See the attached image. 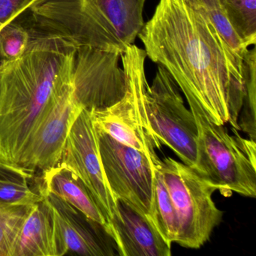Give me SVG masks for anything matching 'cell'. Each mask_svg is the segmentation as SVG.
<instances>
[{"label":"cell","mask_w":256,"mask_h":256,"mask_svg":"<svg viewBox=\"0 0 256 256\" xmlns=\"http://www.w3.org/2000/svg\"><path fill=\"white\" fill-rule=\"evenodd\" d=\"M178 218L176 242L185 248H198L221 222L223 212L212 196L216 187L196 169L170 157L158 164Z\"/></svg>","instance_id":"obj_6"},{"label":"cell","mask_w":256,"mask_h":256,"mask_svg":"<svg viewBox=\"0 0 256 256\" xmlns=\"http://www.w3.org/2000/svg\"><path fill=\"white\" fill-rule=\"evenodd\" d=\"M96 130L103 170L115 198L121 199L152 221L155 164L160 158L154 160Z\"/></svg>","instance_id":"obj_8"},{"label":"cell","mask_w":256,"mask_h":256,"mask_svg":"<svg viewBox=\"0 0 256 256\" xmlns=\"http://www.w3.org/2000/svg\"><path fill=\"white\" fill-rule=\"evenodd\" d=\"M29 32L14 22L0 30V58L2 61H11L20 58L29 44Z\"/></svg>","instance_id":"obj_22"},{"label":"cell","mask_w":256,"mask_h":256,"mask_svg":"<svg viewBox=\"0 0 256 256\" xmlns=\"http://www.w3.org/2000/svg\"><path fill=\"white\" fill-rule=\"evenodd\" d=\"M194 8L210 22L235 60L245 70V58L248 47L232 26L222 0H190Z\"/></svg>","instance_id":"obj_17"},{"label":"cell","mask_w":256,"mask_h":256,"mask_svg":"<svg viewBox=\"0 0 256 256\" xmlns=\"http://www.w3.org/2000/svg\"><path fill=\"white\" fill-rule=\"evenodd\" d=\"M31 206L0 205V256H11L16 236Z\"/></svg>","instance_id":"obj_21"},{"label":"cell","mask_w":256,"mask_h":256,"mask_svg":"<svg viewBox=\"0 0 256 256\" xmlns=\"http://www.w3.org/2000/svg\"><path fill=\"white\" fill-rule=\"evenodd\" d=\"M40 193L53 212L66 254L114 256V242L106 227L46 190L40 180Z\"/></svg>","instance_id":"obj_12"},{"label":"cell","mask_w":256,"mask_h":256,"mask_svg":"<svg viewBox=\"0 0 256 256\" xmlns=\"http://www.w3.org/2000/svg\"><path fill=\"white\" fill-rule=\"evenodd\" d=\"M59 163L71 170L86 186L108 224L116 214V200L106 180L96 130L88 109H82L73 124Z\"/></svg>","instance_id":"obj_10"},{"label":"cell","mask_w":256,"mask_h":256,"mask_svg":"<svg viewBox=\"0 0 256 256\" xmlns=\"http://www.w3.org/2000/svg\"><path fill=\"white\" fill-rule=\"evenodd\" d=\"M36 178L20 166L0 161V205L30 206L42 200L40 178L32 184Z\"/></svg>","instance_id":"obj_16"},{"label":"cell","mask_w":256,"mask_h":256,"mask_svg":"<svg viewBox=\"0 0 256 256\" xmlns=\"http://www.w3.org/2000/svg\"><path fill=\"white\" fill-rule=\"evenodd\" d=\"M138 37L146 56L167 70L185 97L194 98L212 122H230L239 131L245 70L190 0H160Z\"/></svg>","instance_id":"obj_1"},{"label":"cell","mask_w":256,"mask_h":256,"mask_svg":"<svg viewBox=\"0 0 256 256\" xmlns=\"http://www.w3.org/2000/svg\"><path fill=\"white\" fill-rule=\"evenodd\" d=\"M158 162L155 164V196L152 222L164 239L172 244L176 242L178 236V218L170 194L158 168Z\"/></svg>","instance_id":"obj_18"},{"label":"cell","mask_w":256,"mask_h":256,"mask_svg":"<svg viewBox=\"0 0 256 256\" xmlns=\"http://www.w3.org/2000/svg\"><path fill=\"white\" fill-rule=\"evenodd\" d=\"M151 131L160 146H168L182 163L196 169L198 130L194 115L185 104L180 89L164 67L156 74L146 94Z\"/></svg>","instance_id":"obj_7"},{"label":"cell","mask_w":256,"mask_h":256,"mask_svg":"<svg viewBox=\"0 0 256 256\" xmlns=\"http://www.w3.org/2000/svg\"><path fill=\"white\" fill-rule=\"evenodd\" d=\"M53 212L43 199L30 206L18 233L11 256H64Z\"/></svg>","instance_id":"obj_14"},{"label":"cell","mask_w":256,"mask_h":256,"mask_svg":"<svg viewBox=\"0 0 256 256\" xmlns=\"http://www.w3.org/2000/svg\"><path fill=\"white\" fill-rule=\"evenodd\" d=\"M186 98L197 126L196 170L224 197L235 192L256 198V140L241 137L234 128L230 134L224 125L212 122L194 98Z\"/></svg>","instance_id":"obj_4"},{"label":"cell","mask_w":256,"mask_h":256,"mask_svg":"<svg viewBox=\"0 0 256 256\" xmlns=\"http://www.w3.org/2000/svg\"><path fill=\"white\" fill-rule=\"evenodd\" d=\"M40 180L50 192L64 199L106 228L107 220L90 192L68 168L58 163L54 167L42 172Z\"/></svg>","instance_id":"obj_15"},{"label":"cell","mask_w":256,"mask_h":256,"mask_svg":"<svg viewBox=\"0 0 256 256\" xmlns=\"http://www.w3.org/2000/svg\"><path fill=\"white\" fill-rule=\"evenodd\" d=\"M83 108L74 94L72 72L34 131L20 167L32 174H42L56 166L60 161L68 132Z\"/></svg>","instance_id":"obj_9"},{"label":"cell","mask_w":256,"mask_h":256,"mask_svg":"<svg viewBox=\"0 0 256 256\" xmlns=\"http://www.w3.org/2000/svg\"><path fill=\"white\" fill-rule=\"evenodd\" d=\"M120 256H170L172 244L150 218L116 199V212L106 227Z\"/></svg>","instance_id":"obj_13"},{"label":"cell","mask_w":256,"mask_h":256,"mask_svg":"<svg viewBox=\"0 0 256 256\" xmlns=\"http://www.w3.org/2000/svg\"><path fill=\"white\" fill-rule=\"evenodd\" d=\"M121 55L90 48H78L73 60V84L84 108L101 110L119 102L126 92Z\"/></svg>","instance_id":"obj_11"},{"label":"cell","mask_w":256,"mask_h":256,"mask_svg":"<svg viewBox=\"0 0 256 256\" xmlns=\"http://www.w3.org/2000/svg\"><path fill=\"white\" fill-rule=\"evenodd\" d=\"M76 50L42 34L20 58L0 62V161L20 166L34 131L72 74Z\"/></svg>","instance_id":"obj_2"},{"label":"cell","mask_w":256,"mask_h":256,"mask_svg":"<svg viewBox=\"0 0 256 256\" xmlns=\"http://www.w3.org/2000/svg\"><path fill=\"white\" fill-rule=\"evenodd\" d=\"M228 18L248 48L256 43V0H222Z\"/></svg>","instance_id":"obj_19"},{"label":"cell","mask_w":256,"mask_h":256,"mask_svg":"<svg viewBox=\"0 0 256 256\" xmlns=\"http://www.w3.org/2000/svg\"><path fill=\"white\" fill-rule=\"evenodd\" d=\"M256 48L248 50L245 58V90L242 109L238 118L239 130L246 133L248 138L256 140Z\"/></svg>","instance_id":"obj_20"},{"label":"cell","mask_w":256,"mask_h":256,"mask_svg":"<svg viewBox=\"0 0 256 256\" xmlns=\"http://www.w3.org/2000/svg\"><path fill=\"white\" fill-rule=\"evenodd\" d=\"M37 0H0V30L18 17Z\"/></svg>","instance_id":"obj_23"},{"label":"cell","mask_w":256,"mask_h":256,"mask_svg":"<svg viewBox=\"0 0 256 256\" xmlns=\"http://www.w3.org/2000/svg\"><path fill=\"white\" fill-rule=\"evenodd\" d=\"M146 52L136 44L121 55L126 76L124 97L110 107L90 110L97 130L104 132L120 143L131 146L160 160L156 150L162 146L151 131L146 108L148 84L145 74Z\"/></svg>","instance_id":"obj_5"},{"label":"cell","mask_w":256,"mask_h":256,"mask_svg":"<svg viewBox=\"0 0 256 256\" xmlns=\"http://www.w3.org/2000/svg\"><path fill=\"white\" fill-rule=\"evenodd\" d=\"M146 0H37L29 8L42 34L74 48H90L122 55L144 25Z\"/></svg>","instance_id":"obj_3"}]
</instances>
